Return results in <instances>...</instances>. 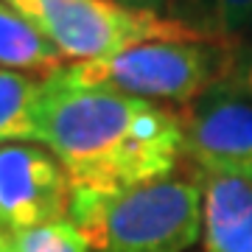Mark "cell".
<instances>
[{"label": "cell", "instance_id": "6da1fadb", "mask_svg": "<svg viewBox=\"0 0 252 252\" xmlns=\"http://www.w3.org/2000/svg\"><path fill=\"white\" fill-rule=\"evenodd\" d=\"M59 70L45 76L39 143L62 162L73 188L121 190L182 165L185 126L177 107L84 87Z\"/></svg>", "mask_w": 252, "mask_h": 252}, {"label": "cell", "instance_id": "7a4b0ae2", "mask_svg": "<svg viewBox=\"0 0 252 252\" xmlns=\"http://www.w3.org/2000/svg\"><path fill=\"white\" fill-rule=\"evenodd\" d=\"M67 219L90 252H188L202 235V180L171 174L121 190L73 188Z\"/></svg>", "mask_w": 252, "mask_h": 252}, {"label": "cell", "instance_id": "3957f363", "mask_svg": "<svg viewBox=\"0 0 252 252\" xmlns=\"http://www.w3.org/2000/svg\"><path fill=\"white\" fill-rule=\"evenodd\" d=\"M64 62H95L143 42H205L219 39L205 28L121 0H6Z\"/></svg>", "mask_w": 252, "mask_h": 252}, {"label": "cell", "instance_id": "277c9868", "mask_svg": "<svg viewBox=\"0 0 252 252\" xmlns=\"http://www.w3.org/2000/svg\"><path fill=\"white\" fill-rule=\"evenodd\" d=\"M230 39L205 42H143L118 56L64 64V79L84 87H107L137 98L188 107L221 76Z\"/></svg>", "mask_w": 252, "mask_h": 252}, {"label": "cell", "instance_id": "5b68a950", "mask_svg": "<svg viewBox=\"0 0 252 252\" xmlns=\"http://www.w3.org/2000/svg\"><path fill=\"white\" fill-rule=\"evenodd\" d=\"M73 182L62 162L42 143L0 146V233L67 219Z\"/></svg>", "mask_w": 252, "mask_h": 252}, {"label": "cell", "instance_id": "8992f818", "mask_svg": "<svg viewBox=\"0 0 252 252\" xmlns=\"http://www.w3.org/2000/svg\"><path fill=\"white\" fill-rule=\"evenodd\" d=\"M185 160L196 174H230L252 180V101L205 93L180 107Z\"/></svg>", "mask_w": 252, "mask_h": 252}, {"label": "cell", "instance_id": "52a82bcc", "mask_svg": "<svg viewBox=\"0 0 252 252\" xmlns=\"http://www.w3.org/2000/svg\"><path fill=\"white\" fill-rule=\"evenodd\" d=\"M202 252H252V180L199 174Z\"/></svg>", "mask_w": 252, "mask_h": 252}, {"label": "cell", "instance_id": "ba28073f", "mask_svg": "<svg viewBox=\"0 0 252 252\" xmlns=\"http://www.w3.org/2000/svg\"><path fill=\"white\" fill-rule=\"evenodd\" d=\"M45 76L0 67V146L39 143Z\"/></svg>", "mask_w": 252, "mask_h": 252}, {"label": "cell", "instance_id": "9c48e42d", "mask_svg": "<svg viewBox=\"0 0 252 252\" xmlns=\"http://www.w3.org/2000/svg\"><path fill=\"white\" fill-rule=\"evenodd\" d=\"M64 64V56L36 34L14 6L0 0V67L51 76Z\"/></svg>", "mask_w": 252, "mask_h": 252}, {"label": "cell", "instance_id": "30bf717a", "mask_svg": "<svg viewBox=\"0 0 252 252\" xmlns=\"http://www.w3.org/2000/svg\"><path fill=\"white\" fill-rule=\"evenodd\" d=\"M6 241H9L11 252H90L87 241L81 238V233L70 219L31 227V230L9 235Z\"/></svg>", "mask_w": 252, "mask_h": 252}, {"label": "cell", "instance_id": "8fae6325", "mask_svg": "<svg viewBox=\"0 0 252 252\" xmlns=\"http://www.w3.org/2000/svg\"><path fill=\"white\" fill-rule=\"evenodd\" d=\"M210 93H224L233 98L252 101V42H247V39L227 42L224 67Z\"/></svg>", "mask_w": 252, "mask_h": 252}, {"label": "cell", "instance_id": "7c38bea8", "mask_svg": "<svg viewBox=\"0 0 252 252\" xmlns=\"http://www.w3.org/2000/svg\"><path fill=\"white\" fill-rule=\"evenodd\" d=\"M252 17V0H210V34L235 39Z\"/></svg>", "mask_w": 252, "mask_h": 252}, {"label": "cell", "instance_id": "4fadbf2b", "mask_svg": "<svg viewBox=\"0 0 252 252\" xmlns=\"http://www.w3.org/2000/svg\"><path fill=\"white\" fill-rule=\"evenodd\" d=\"M121 3H126V6H137V9H152V11H157V9H162L168 0H121Z\"/></svg>", "mask_w": 252, "mask_h": 252}, {"label": "cell", "instance_id": "5bb4252c", "mask_svg": "<svg viewBox=\"0 0 252 252\" xmlns=\"http://www.w3.org/2000/svg\"><path fill=\"white\" fill-rule=\"evenodd\" d=\"M235 39H247V42H252V17H250V23L244 26V31H241L238 36H235Z\"/></svg>", "mask_w": 252, "mask_h": 252}, {"label": "cell", "instance_id": "9a60e30c", "mask_svg": "<svg viewBox=\"0 0 252 252\" xmlns=\"http://www.w3.org/2000/svg\"><path fill=\"white\" fill-rule=\"evenodd\" d=\"M0 252H11V247H9V241H6V247H0Z\"/></svg>", "mask_w": 252, "mask_h": 252}, {"label": "cell", "instance_id": "2e32d148", "mask_svg": "<svg viewBox=\"0 0 252 252\" xmlns=\"http://www.w3.org/2000/svg\"><path fill=\"white\" fill-rule=\"evenodd\" d=\"M0 247H6V235L0 233Z\"/></svg>", "mask_w": 252, "mask_h": 252}]
</instances>
